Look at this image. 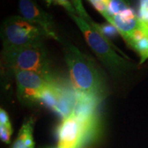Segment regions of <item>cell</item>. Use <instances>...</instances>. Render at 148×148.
Here are the masks:
<instances>
[{
    "instance_id": "52a82bcc",
    "label": "cell",
    "mask_w": 148,
    "mask_h": 148,
    "mask_svg": "<svg viewBox=\"0 0 148 148\" xmlns=\"http://www.w3.org/2000/svg\"><path fill=\"white\" fill-rule=\"evenodd\" d=\"M82 135L79 120L72 113L63 119L58 129V143L57 148H76Z\"/></svg>"
},
{
    "instance_id": "ba28073f",
    "label": "cell",
    "mask_w": 148,
    "mask_h": 148,
    "mask_svg": "<svg viewBox=\"0 0 148 148\" xmlns=\"http://www.w3.org/2000/svg\"><path fill=\"white\" fill-rule=\"evenodd\" d=\"M110 24L115 27L123 39L141 25L138 15L130 5L119 14L112 16Z\"/></svg>"
},
{
    "instance_id": "7c38bea8",
    "label": "cell",
    "mask_w": 148,
    "mask_h": 148,
    "mask_svg": "<svg viewBox=\"0 0 148 148\" xmlns=\"http://www.w3.org/2000/svg\"><path fill=\"white\" fill-rule=\"evenodd\" d=\"M138 18L142 25L148 29V0L140 1Z\"/></svg>"
},
{
    "instance_id": "8fae6325",
    "label": "cell",
    "mask_w": 148,
    "mask_h": 148,
    "mask_svg": "<svg viewBox=\"0 0 148 148\" xmlns=\"http://www.w3.org/2000/svg\"><path fill=\"white\" fill-rule=\"evenodd\" d=\"M107 7L108 13L111 18L116 14H119L121 11L125 10L130 6L128 3L124 1H116V0H104ZM111 22V21H110Z\"/></svg>"
},
{
    "instance_id": "6da1fadb",
    "label": "cell",
    "mask_w": 148,
    "mask_h": 148,
    "mask_svg": "<svg viewBox=\"0 0 148 148\" xmlns=\"http://www.w3.org/2000/svg\"><path fill=\"white\" fill-rule=\"evenodd\" d=\"M64 54L76 95L100 103L106 97V88L93 61L76 47L67 42L64 43Z\"/></svg>"
},
{
    "instance_id": "5bb4252c",
    "label": "cell",
    "mask_w": 148,
    "mask_h": 148,
    "mask_svg": "<svg viewBox=\"0 0 148 148\" xmlns=\"http://www.w3.org/2000/svg\"><path fill=\"white\" fill-rule=\"evenodd\" d=\"M12 134V128L10 123L5 125H0V136L4 143H9L11 135Z\"/></svg>"
},
{
    "instance_id": "8992f818",
    "label": "cell",
    "mask_w": 148,
    "mask_h": 148,
    "mask_svg": "<svg viewBox=\"0 0 148 148\" xmlns=\"http://www.w3.org/2000/svg\"><path fill=\"white\" fill-rule=\"evenodd\" d=\"M18 8L21 16L41 29L45 36L62 42L55 29L52 16L43 10L36 2L29 0H21Z\"/></svg>"
},
{
    "instance_id": "5b68a950",
    "label": "cell",
    "mask_w": 148,
    "mask_h": 148,
    "mask_svg": "<svg viewBox=\"0 0 148 148\" xmlns=\"http://www.w3.org/2000/svg\"><path fill=\"white\" fill-rule=\"evenodd\" d=\"M18 98L25 103H35L40 101L43 92L51 83L39 74L32 71H14Z\"/></svg>"
},
{
    "instance_id": "277c9868",
    "label": "cell",
    "mask_w": 148,
    "mask_h": 148,
    "mask_svg": "<svg viewBox=\"0 0 148 148\" xmlns=\"http://www.w3.org/2000/svg\"><path fill=\"white\" fill-rule=\"evenodd\" d=\"M1 36L3 53L16 50L31 44L42 41L45 34L39 27L22 16H10L1 25Z\"/></svg>"
},
{
    "instance_id": "2e32d148",
    "label": "cell",
    "mask_w": 148,
    "mask_h": 148,
    "mask_svg": "<svg viewBox=\"0 0 148 148\" xmlns=\"http://www.w3.org/2000/svg\"><path fill=\"white\" fill-rule=\"evenodd\" d=\"M8 114L3 108L0 109V125H5L10 123Z\"/></svg>"
},
{
    "instance_id": "3957f363",
    "label": "cell",
    "mask_w": 148,
    "mask_h": 148,
    "mask_svg": "<svg viewBox=\"0 0 148 148\" xmlns=\"http://www.w3.org/2000/svg\"><path fill=\"white\" fill-rule=\"evenodd\" d=\"M3 54L5 63L13 71L34 72L51 84L58 82L51 71L49 57L42 41Z\"/></svg>"
},
{
    "instance_id": "9c48e42d",
    "label": "cell",
    "mask_w": 148,
    "mask_h": 148,
    "mask_svg": "<svg viewBox=\"0 0 148 148\" xmlns=\"http://www.w3.org/2000/svg\"><path fill=\"white\" fill-rule=\"evenodd\" d=\"M125 41L138 53L143 64L148 59V29L141 25L130 34L125 38Z\"/></svg>"
},
{
    "instance_id": "9a60e30c",
    "label": "cell",
    "mask_w": 148,
    "mask_h": 148,
    "mask_svg": "<svg viewBox=\"0 0 148 148\" xmlns=\"http://www.w3.org/2000/svg\"><path fill=\"white\" fill-rule=\"evenodd\" d=\"M100 28L101 31L105 36H106V35L112 36V35L115 34L116 32H117V30H116L115 27L110 23L106 24V25H100Z\"/></svg>"
},
{
    "instance_id": "30bf717a",
    "label": "cell",
    "mask_w": 148,
    "mask_h": 148,
    "mask_svg": "<svg viewBox=\"0 0 148 148\" xmlns=\"http://www.w3.org/2000/svg\"><path fill=\"white\" fill-rule=\"evenodd\" d=\"M33 123L34 122L32 119H29L23 123L12 148H25L27 139L32 135Z\"/></svg>"
},
{
    "instance_id": "e0dca14e",
    "label": "cell",
    "mask_w": 148,
    "mask_h": 148,
    "mask_svg": "<svg viewBox=\"0 0 148 148\" xmlns=\"http://www.w3.org/2000/svg\"><path fill=\"white\" fill-rule=\"evenodd\" d=\"M84 148H85V147H84Z\"/></svg>"
},
{
    "instance_id": "4fadbf2b",
    "label": "cell",
    "mask_w": 148,
    "mask_h": 148,
    "mask_svg": "<svg viewBox=\"0 0 148 148\" xmlns=\"http://www.w3.org/2000/svg\"><path fill=\"white\" fill-rule=\"evenodd\" d=\"M89 2L93 5V7L97 10L99 13L102 14L108 23H110L111 21V18L108 13V10H107V7L104 1H101V0H91L89 1Z\"/></svg>"
},
{
    "instance_id": "7a4b0ae2",
    "label": "cell",
    "mask_w": 148,
    "mask_h": 148,
    "mask_svg": "<svg viewBox=\"0 0 148 148\" xmlns=\"http://www.w3.org/2000/svg\"><path fill=\"white\" fill-rule=\"evenodd\" d=\"M80 29L88 45L104 65L112 73L120 74L134 69L127 56L109 40L100 30L92 26L77 14L68 13Z\"/></svg>"
}]
</instances>
